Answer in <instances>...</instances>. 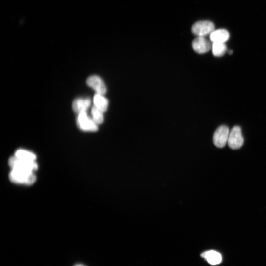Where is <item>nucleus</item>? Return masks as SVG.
<instances>
[{
	"label": "nucleus",
	"mask_w": 266,
	"mask_h": 266,
	"mask_svg": "<svg viewBox=\"0 0 266 266\" xmlns=\"http://www.w3.org/2000/svg\"><path fill=\"white\" fill-rule=\"evenodd\" d=\"M9 179L12 183L16 184L30 185L36 182L37 178L34 172L11 170Z\"/></svg>",
	"instance_id": "f257e3e1"
},
{
	"label": "nucleus",
	"mask_w": 266,
	"mask_h": 266,
	"mask_svg": "<svg viewBox=\"0 0 266 266\" xmlns=\"http://www.w3.org/2000/svg\"><path fill=\"white\" fill-rule=\"evenodd\" d=\"M9 164L11 170L35 172L38 168V165L36 161H26L18 158L15 156L10 158Z\"/></svg>",
	"instance_id": "f03ea898"
},
{
	"label": "nucleus",
	"mask_w": 266,
	"mask_h": 266,
	"mask_svg": "<svg viewBox=\"0 0 266 266\" xmlns=\"http://www.w3.org/2000/svg\"><path fill=\"white\" fill-rule=\"evenodd\" d=\"M214 30V23L209 21H198L192 27L193 34L197 37H205L210 35Z\"/></svg>",
	"instance_id": "7ed1b4c3"
},
{
	"label": "nucleus",
	"mask_w": 266,
	"mask_h": 266,
	"mask_svg": "<svg viewBox=\"0 0 266 266\" xmlns=\"http://www.w3.org/2000/svg\"><path fill=\"white\" fill-rule=\"evenodd\" d=\"M227 143L233 150L239 149L242 147L244 144V138L239 126H235L230 131Z\"/></svg>",
	"instance_id": "20e7f679"
},
{
	"label": "nucleus",
	"mask_w": 266,
	"mask_h": 266,
	"mask_svg": "<svg viewBox=\"0 0 266 266\" xmlns=\"http://www.w3.org/2000/svg\"><path fill=\"white\" fill-rule=\"evenodd\" d=\"M77 123L80 129L83 131L94 132L98 130V125L89 117L87 112L78 114Z\"/></svg>",
	"instance_id": "39448f33"
},
{
	"label": "nucleus",
	"mask_w": 266,
	"mask_h": 266,
	"mask_svg": "<svg viewBox=\"0 0 266 266\" xmlns=\"http://www.w3.org/2000/svg\"><path fill=\"white\" fill-rule=\"evenodd\" d=\"M230 130L225 125L221 126L215 131L213 137V142L215 145L220 148H223L228 143Z\"/></svg>",
	"instance_id": "423d86ee"
},
{
	"label": "nucleus",
	"mask_w": 266,
	"mask_h": 266,
	"mask_svg": "<svg viewBox=\"0 0 266 266\" xmlns=\"http://www.w3.org/2000/svg\"><path fill=\"white\" fill-rule=\"evenodd\" d=\"M194 50L198 54H205L212 49V45L205 37H197L192 44Z\"/></svg>",
	"instance_id": "0eeeda50"
},
{
	"label": "nucleus",
	"mask_w": 266,
	"mask_h": 266,
	"mask_svg": "<svg viewBox=\"0 0 266 266\" xmlns=\"http://www.w3.org/2000/svg\"><path fill=\"white\" fill-rule=\"evenodd\" d=\"M87 85L96 91V93L104 95L107 92L106 85L102 79L99 77L93 76L87 80Z\"/></svg>",
	"instance_id": "6e6552de"
},
{
	"label": "nucleus",
	"mask_w": 266,
	"mask_h": 266,
	"mask_svg": "<svg viewBox=\"0 0 266 266\" xmlns=\"http://www.w3.org/2000/svg\"><path fill=\"white\" fill-rule=\"evenodd\" d=\"M210 35V40L212 43H225L230 37L229 32L224 29L215 30Z\"/></svg>",
	"instance_id": "1a4fd4ad"
},
{
	"label": "nucleus",
	"mask_w": 266,
	"mask_h": 266,
	"mask_svg": "<svg viewBox=\"0 0 266 266\" xmlns=\"http://www.w3.org/2000/svg\"><path fill=\"white\" fill-rule=\"evenodd\" d=\"M94 107L103 112L107 111L109 102L108 99L103 94L96 93L93 98Z\"/></svg>",
	"instance_id": "9d476101"
},
{
	"label": "nucleus",
	"mask_w": 266,
	"mask_h": 266,
	"mask_svg": "<svg viewBox=\"0 0 266 266\" xmlns=\"http://www.w3.org/2000/svg\"><path fill=\"white\" fill-rule=\"evenodd\" d=\"M91 101L88 98H79L75 100L73 103V110L80 113L82 112H86L91 105Z\"/></svg>",
	"instance_id": "9b49d317"
},
{
	"label": "nucleus",
	"mask_w": 266,
	"mask_h": 266,
	"mask_svg": "<svg viewBox=\"0 0 266 266\" xmlns=\"http://www.w3.org/2000/svg\"><path fill=\"white\" fill-rule=\"evenodd\" d=\"M202 257L204 258L209 264L213 265L219 264L222 260L221 254L214 250L204 252L202 254Z\"/></svg>",
	"instance_id": "f8f14e48"
},
{
	"label": "nucleus",
	"mask_w": 266,
	"mask_h": 266,
	"mask_svg": "<svg viewBox=\"0 0 266 266\" xmlns=\"http://www.w3.org/2000/svg\"><path fill=\"white\" fill-rule=\"evenodd\" d=\"M15 156L18 158L29 161H36L37 159L35 153L24 150H17Z\"/></svg>",
	"instance_id": "ddd939ff"
},
{
	"label": "nucleus",
	"mask_w": 266,
	"mask_h": 266,
	"mask_svg": "<svg viewBox=\"0 0 266 266\" xmlns=\"http://www.w3.org/2000/svg\"><path fill=\"white\" fill-rule=\"evenodd\" d=\"M227 47L225 43H213L212 46V53L216 57H221L227 51Z\"/></svg>",
	"instance_id": "4468645a"
},
{
	"label": "nucleus",
	"mask_w": 266,
	"mask_h": 266,
	"mask_svg": "<svg viewBox=\"0 0 266 266\" xmlns=\"http://www.w3.org/2000/svg\"><path fill=\"white\" fill-rule=\"evenodd\" d=\"M104 113L100 111L95 107L92 108L91 114L92 119L94 122L97 124H101L104 122Z\"/></svg>",
	"instance_id": "2eb2a0df"
},
{
	"label": "nucleus",
	"mask_w": 266,
	"mask_h": 266,
	"mask_svg": "<svg viewBox=\"0 0 266 266\" xmlns=\"http://www.w3.org/2000/svg\"><path fill=\"white\" fill-rule=\"evenodd\" d=\"M75 266H85L83 265H81V264H78V265H75Z\"/></svg>",
	"instance_id": "dca6fc26"
},
{
	"label": "nucleus",
	"mask_w": 266,
	"mask_h": 266,
	"mask_svg": "<svg viewBox=\"0 0 266 266\" xmlns=\"http://www.w3.org/2000/svg\"><path fill=\"white\" fill-rule=\"evenodd\" d=\"M228 53H229L230 54H232V53H233V51H232V50H230L229 51Z\"/></svg>",
	"instance_id": "f3484780"
}]
</instances>
